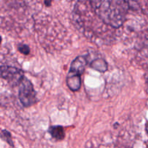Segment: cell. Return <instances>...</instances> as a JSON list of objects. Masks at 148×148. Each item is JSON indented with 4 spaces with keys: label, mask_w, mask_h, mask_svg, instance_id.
Masks as SVG:
<instances>
[{
    "label": "cell",
    "mask_w": 148,
    "mask_h": 148,
    "mask_svg": "<svg viewBox=\"0 0 148 148\" xmlns=\"http://www.w3.org/2000/svg\"><path fill=\"white\" fill-rule=\"evenodd\" d=\"M90 66L95 70L101 72H105L108 69V64L103 58H98L92 61Z\"/></svg>",
    "instance_id": "cell-6"
},
{
    "label": "cell",
    "mask_w": 148,
    "mask_h": 148,
    "mask_svg": "<svg viewBox=\"0 0 148 148\" xmlns=\"http://www.w3.org/2000/svg\"><path fill=\"white\" fill-rule=\"evenodd\" d=\"M145 130H146V132H147V134L148 135V122L146 123V124H145Z\"/></svg>",
    "instance_id": "cell-10"
},
{
    "label": "cell",
    "mask_w": 148,
    "mask_h": 148,
    "mask_svg": "<svg viewBox=\"0 0 148 148\" xmlns=\"http://www.w3.org/2000/svg\"><path fill=\"white\" fill-rule=\"evenodd\" d=\"M1 138L5 140L10 145L14 146L12 140V135L7 130H2L1 131Z\"/></svg>",
    "instance_id": "cell-7"
},
{
    "label": "cell",
    "mask_w": 148,
    "mask_h": 148,
    "mask_svg": "<svg viewBox=\"0 0 148 148\" xmlns=\"http://www.w3.org/2000/svg\"><path fill=\"white\" fill-rule=\"evenodd\" d=\"M17 49H18L19 51L21 53L24 55H27L30 53V48L26 44H23V43H20L17 46Z\"/></svg>",
    "instance_id": "cell-8"
},
{
    "label": "cell",
    "mask_w": 148,
    "mask_h": 148,
    "mask_svg": "<svg viewBox=\"0 0 148 148\" xmlns=\"http://www.w3.org/2000/svg\"><path fill=\"white\" fill-rule=\"evenodd\" d=\"M44 4H46V5L47 6V7H49V6H51V1H44Z\"/></svg>",
    "instance_id": "cell-9"
},
{
    "label": "cell",
    "mask_w": 148,
    "mask_h": 148,
    "mask_svg": "<svg viewBox=\"0 0 148 148\" xmlns=\"http://www.w3.org/2000/svg\"><path fill=\"white\" fill-rule=\"evenodd\" d=\"M49 132L55 140H62L65 137L64 130L62 126H51L49 127Z\"/></svg>",
    "instance_id": "cell-5"
},
{
    "label": "cell",
    "mask_w": 148,
    "mask_h": 148,
    "mask_svg": "<svg viewBox=\"0 0 148 148\" xmlns=\"http://www.w3.org/2000/svg\"><path fill=\"white\" fill-rule=\"evenodd\" d=\"M90 4L102 21L114 28L124 24L130 7L126 1H93Z\"/></svg>",
    "instance_id": "cell-1"
},
{
    "label": "cell",
    "mask_w": 148,
    "mask_h": 148,
    "mask_svg": "<svg viewBox=\"0 0 148 148\" xmlns=\"http://www.w3.org/2000/svg\"><path fill=\"white\" fill-rule=\"evenodd\" d=\"M1 77L12 87L20 85L25 78L23 70L15 66L3 64L1 66Z\"/></svg>",
    "instance_id": "cell-4"
},
{
    "label": "cell",
    "mask_w": 148,
    "mask_h": 148,
    "mask_svg": "<svg viewBox=\"0 0 148 148\" xmlns=\"http://www.w3.org/2000/svg\"><path fill=\"white\" fill-rule=\"evenodd\" d=\"M19 100L24 107H30L37 102L36 92L32 82L25 77L19 85Z\"/></svg>",
    "instance_id": "cell-3"
},
{
    "label": "cell",
    "mask_w": 148,
    "mask_h": 148,
    "mask_svg": "<svg viewBox=\"0 0 148 148\" xmlns=\"http://www.w3.org/2000/svg\"><path fill=\"white\" fill-rule=\"evenodd\" d=\"M88 64V59L85 56H79L72 62L69 72L66 76V82L68 88L76 92L81 87V75Z\"/></svg>",
    "instance_id": "cell-2"
}]
</instances>
